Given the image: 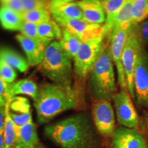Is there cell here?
<instances>
[{"label": "cell", "mask_w": 148, "mask_h": 148, "mask_svg": "<svg viewBox=\"0 0 148 148\" xmlns=\"http://www.w3.org/2000/svg\"><path fill=\"white\" fill-rule=\"evenodd\" d=\"M38 26L36 23H31V22L24 21L23 25H21V28L19 29V32H21L20 34L24 35V36L29 37V38H32V39L39 40V41H42L40 39L38 33ZM49 43V42H48Z\"/></svg>", "instance_id": "83f0119b"}, {"label": "cell", "mask_w": 148, "mask_h": 148, "mask_svg": "<svg viewBox=\"0 0 148 148\" xmlns=\"http://www.w3.org/2000/svg\"><path fill=\"white\" fill-rule=\"evenodd\" d=\"M38 89L39 86L34 80L31 78H25L8 84L7 94L8 99L19 95H25L30 97L34 101L38 97Z\"/></svg>", "instance_id": "ac0fdd59"}, {"label": "cell", "mask_w": 148, "mask_h": 148, "mask_svg": "<svg viewBox=\"0 0 148 148\" xmlns=\"http://www.w3.org/2000/svg\"><path fill=\"white\" fill-rule=\"evenodd\" d=\"M59 42L71 60H73L74 57L77 54L79 47L83 42L79 39V37L63 29H62V38L59 40Z\"/></svg>", "instance_id": "7402d4cb"}, {"label": "cell", "mask_w": 148, "mask_h": 148, "mask_svg": "<svg viewBox=\"0 0 148 148\" xmlns=\"http://www.w3.org/2000/svg\"><path fill=\"white\" fill-rule=\"evenodd\" d=\"M71 59L55 40L46 47L43 60L38 65L39 71L52 83L73 87V66Z\"/></svg>", "instance_id": "5b68a950"}, {"label": "cell", "mask_w": 148, "mask_h": 148, "mask_svg": "<svg viewBox=\"0 0 148 148\" xmlns=\"http://www.w3.org/2000/svg\"><path fill=\"white\" fill-rule=\"evenodd\" d=\"M87 87L93 101L112 100L117 92L114 66L110 54V44L107 42L87 79Z\"/></svg>", "instance_id": "3957f363"}, {"label": "cell", "mask_w": 148, "mask_h": 148, "mask_svg": "<svg viewBox=\"0 0 148 148\" xmlns=\"http://www.w3.org/2000/svg\"><path fill=\"white\" fill-rule=\"evenodd\" d=\"M24 10L25 12L42 8H49V3L45 0H22Z\"/></svg>", "instance_id": "f1b7e54d"}, {"label": "cell", "mask_w": 148, "mask_h": 148, "mask_svg": "<svg viewBox=\"0 0 148 148\" xmlns=\"http://www.w3.org/2000/svg\"><path fill=\"white\" fill-rule=\"evenodd\" d=\"M39 138L32 120L22 126L16 125V138L14 148L32 147L38 145Z\"/></svg>", "instance_id": "e0dca14e"}, {"label": "cell", "mask_w": 148, "mask_h": 148, "mask_svg": "<svg viewBox=\"0 0 148 148\" xmlns=\"http://www.w3.org/2000/svg\"><path fill=\"white\" fill-rule=\"evenodd\" d=\"M92 116L97 132L105 136H112L115 130V115L110 101H94Z\"/></svg>", "instance_id": "9c48e42d"}, {"label": "cell", "mask_w": 148, "mask_h": 148, "mask_svg": "<svg viewBox=\"0 0 148 148\" xmlns=\"http://www.w3.org/2000/svg\"><path fill=\"white\" fill-rule=\"evenodd\" d=\"M0 77L8 84L15 82L17 77V73L13 67H12L4 61L0 60Z\"/></svg>", "instance_id": "4316f807"}, {"label": "cell", "mask_w": 148, "mask_h": 148, "mask_svg": "<svg viewBox=\"0 0 148 148\" xmlns=\"http://www.w3.org/2000/svg\"><path fill=\"white\" fill-rule=\"evenodd\" d=\"M7 88H8V83L5 82L0 77V106L5 107L7 101H8V94H7Z\"/></svg>", "instance_id": "4dcf8cb0"}, {"label": "cell", "mask_w": 148, "mask_h": 148, "mask_svg": "<svg viewBox=\"0 0 148 148\" xmlns=\"http://www.w3.org/2000/svg\"><path fill=\"white\" fill-rule=\"evenodd\" d=\"M49 10L53 19H83L82 12L76 0H51Z\"/></svg>", "instance_id": "9a60e30c"}, {"label": "cell", "mask_w": 148, "mask_h": 148, "mask_svg": "<svg viewBox=\"0 0 148 148\" xmlns=\"http://www.w3.org/2000/svg\"><path fill=\"white\" fill-rule=\"evenodd\" d=\"M146 122H147V126H148V115L147 116V117H146Z\"/></svg>", "instance_id": "d590c367"}, {"label": "cell", "mask_w": 148, "mask_h": 148, "mask_svg": "<svg viewBox=\"0 0 148 148\" xmlns=\"http://www.w3.org/2000/svg\"><path fill=\"white\" fill-rule=\"evenodd\" d=\"M130 29H120L117 32H114L111 36L109 42L111 57L117 74L118 84L121 90H126V91H127V83L123 62H122V53Z\"/></svg>", "instance_id": "8fae6325"}, {"label": "cell", "mask_w": 148, "mask_h": 148, "mask_svg": "<svg viewBox=\"0 0 148 148\" xmlns=\"http://www.w3.org/2000/svg\"><path fill=\"white\" fill-rule=\"evenodd\" d=\"M23 22L22 14L7 7L0 6V24L3 29L10 31H19Z\"/></svg>", "instance_id": "ffe728a7"}, {"label": "cell", "mask_w": 148, "mask_h": 148, "mask_svg": "<svg viewBox=\"0 0 148 148\" xmlns=\"http://www.w3.org/2000/svg\"><path fill=\"white\" fill-rule=\"evenodd\" d=\"M143 42L138 34V25H133L129 30L122 53V62L126 78L127 89L132 99L136 100L134 88V73L136 60Z\"/></svg>", "instance_id": "8992f818"}, {"label": "cell", "mask_w": 148, "mask_h": 148, "mask_svg": "<svg viewBox=\"0 0 148 148\" xmlns=\"http://www.w3.org/2000/svg\"><path fill=\"white\" fill-rule=\"evenodd\" d=\"M9 113L17 126H22L32 120L29 101L27 98L15 96L7 101Z\"/></svg>", "instance_id": "5bb4252c"}, {"label": "cell", "mask_w": 148, "mask_h": 148, "mask_svg": "<svg viewBox=\"0 0 148 148\" xmlns=\"http://www.w3.org/2000/svg\"><path fill=\"white\" fill-rule=\"evenodd\" d=\"M37 120L40 124L49 123L58 114L71 109H78V99L73 87L54 83L39 86L38 95L34 101Z\"/></svg>", "instance_id": "7a4b0ae2"}, {"label": "cell", "mask_w": 148, "mask_h": 148, "mask_svg": "<svg viewBox=\"0 0 148 148\" xmlns=\"http://www.w3.org/2000/svg\"><path fill=\"white\" fill-rule=\"evenodd\" d=\"M22 17L24 21L31 22L37 25L46 23L53 18L49 8L38 9L29 12H25L22 14Z\"/></svg>", "instance_id": "484cf974"}, {"label": "cell", "mask_w": 148, "mask_h": 148, "mask_svg": "<svg viewBox=\"0 0 148 148\" xmlns=\"http://www.w3.org/2000/svg\"><path fill=\"white\" fill-rule=\"evenodd\" d=\"M112 100L118 123L127 128H136L138 125L139 118L129 92L121 90L115 93Z\"/></svg>", "instance_id": "ba28073f"}, {"label": "cell", "mask_w": 148, "mask_h": 148, "mask_svg": "<svg viewBox=\"0 0 148 148\" xmlns=\"http://www.w3.org/2000/svg\"><path fill=\"white\" fill-rule=\"evenodd\" d=\"M15 38L26 55L29 65H39L43 60L46 47L50 43L32 39L21 34H16Z\"/></svg>", "instance_id": "4fadbf2b"}, {"label": "cell", "mask_w": 148, "mask_h": 148, "mask_svg": "<svg viewBox=\"0 0 148 148\" xmlns=\"http://www.w3.org/2000/svg\"><path fill=\"white\" fill-rule=\"evenodd\" d=\"M134 88L138 106L148 108V54L143 46L140 49L135 66Z\"/></svg>", "instance_id": "52a82bcc"}, {"label": "cell", "mask_w": 148, "mask_h": 148, "mask_svg": "<svg viewBox=\"0 0 148 148\" xmlns=\"http://www.w3.org/2000/svg\"><path fill=\"white\" fill-rule=\"evenodd\" d=\"M0 3L3 6L7 7L21 14L25 12L22 0H0Z\"/></svg>", "instance_id": "f546056e"}, {"label": "cell", "mask_w": 148, "mask_h": 148, "mask_svg": "<svg viewBox=\"0 0 148 148\" xmlns=\"http://www.w3.org/2000/svg\"><path fill=\"white\" fill-rule=\"evenodd\" d=\"M5 116L4 125L5 148H14L16 138V125L14 123L9 113L6 105L5 106Z\"/></svg>", "instance_id": "603a6c76"}, {"label": "cell", "mask_w": 148, "mask_h": 148, "mask_svg": "<svg viewBox=\"0 0 148 148\" xmlns=\"http://www.w3.org/2000/svg\"><path fill=\"white\" fill-rule=\"evenodd\" d=\"M112 136L113 148H147L145 138L136 129L118 127Z\"/></svg>", "instance_id": "7c38bea8"}, {"label": "cell", "mask_w": 148, "mask_h": 148, "mask_svg": "<svg viewBox=\"0 0 148 148\" xmlns=\"http://www.w3.org/2000/svg\"><path fill=\"white\" fill-rule=\"evenodd\" d=\"M86 113L79 112L46 125L45 136L61 148H99V138Z\"/></svg>", "instance_id": "6da1fadb"}, {"label": "cell", "mask_w": 148, "mask_h": 148, "mask_svg": "<svg viewBox=\"0 0 148 148\" xmlns=\"http://www.w3.org/2000/svg\"><path fill=\"white\" fill-rule=\"evenodd\" d=\"M138 34L143 43H148V18L138 25Z\"/></svg>", "instance_id": "1f68e13d"}, {"label": "cell", "mask_w": 148, "mask_h": 148, "mask_svg": "<svg viewBox=\"0 0 148 148\" xmlns=\"http://www.w3.org/2000/svg\"><path fill=\"white\" fill-rule=\"evenodd\" d=\"M5 109V107L0 106V132L4 130Z\"/></svg>", "instance_id": "d6a6232c"}, {"label": "cell", "mask_w": 148, "mask_h": 148, "mask_svg": "<svg viewBox=\"0 0 148 148\" xmlns=\"http://www.w3.org/2000/svg\"><path fill=\"white\" fill-rule=\"evenodd\" d=\"M148 18V0H134L132 8V24L138 25Z\"/></svg>", "instance_id": "d4e9b609"}, {"label": "cell", "mask_w": 148, "mask_h": 148, "mask_svg": "<svg viewBox=\"0 0 148 148\" xmlns=\"http://www.w3.org/2000/svg\"><path fill=\"white\" fill-rule=\"evenodd\" d=\"M0 148H5V138L3 130L0 132Z\"/></svg>", "instance_id": "836d02e7"}, {"label": "cell", "mask_w": 148, "mask_h": 148, "mask_svg": "<svg viewBox=\"0 0 148 148\" xmlns=\"http://www.w3.org/2000/svg\"><path fill=\"white\" fill-rule=\"evenodd\" d=\"M27 148H46L45 146H43V145H35V146H34V147H27Z\"/></svg>", "instance_id": "e575fe53"}, {"label": "cell", "mask_w": 148, "mask_h": 148, "mask_svg": "<svg viewBox=\"0 0 148 148\" xmlns=\"http://www.w3.org/2000/svg\"><path fill=\"white\" fill-rule=\"evenodd\" d=\"M0 60L4 61L9 65L21 73H25L29 69L27 59H25L17 51L10 47H0Z\"/></svg>", "instance_id": "d6986e66"}, {"label": "cell", "mask_w": 148, "mask_h": 148, "mask_svg": "<svg viewBox=\"0 0 148 148\" xmlns=\"http://www.w3.org/2000/svg\"><path fill=\"white\" fill-rule=\"evenodd\" d=\"M62 29L79 37L82 41L86 42L102 36L103 25L91 23L83 19H54Z\"/></svg>", "instance_id": "30bf717a"}, {"label": "cell", "mask_w": 148, "mask_h": 148, "mask_svg": "<svg viewBox=\"0 0 148 148\" xmlns=\"http://www.w3.org/2000/svg\"><path fill=\"white\" fill-rule=\"evenodd\" d=\"M99 1L106 14V21L103 25H108L112 21L114 16L123 6L126 0H99Z\"/></svg>", "instance_id": "cb8c5ba5"}, {"label": "cell", "mask_w": 148, "mask_h": 148, "mask_svg": "<svg viewBox=\"0 0 148 148\" xmlns=\"http://www.w3.org/2000/svg\"><path fill=\"white\" fill-rule=\"evenodd\" d=\"M38 36L42 41L49 43L59 41L62 36V29L53 18L46 23H41L38 26Z\"/></svg>", "instance_id": "44dd1931"}, {"label": "cell", "mask_w": 148, "mask_h": 148, "mask_svg": "<svg viewBox=\"0 0 148 148\" xmlns=\"http://www.w3.org/2000/svg\"><path fill=\"white\" fill-rule=\"evenodd\" d=\"M82 12L83 20L91 23L101 24L106 21V14L99 0H76Z\"/></svg>", "instance_id": "2e32d148"}, {"label": "cell", "mask_w": 148, "mask_h": 148, "mask_svg": "<svg viewBox=\"0 0 148 148\" xmlns=\"http://www.w3.org/2000/svg\"><path fill=\"white\" fill-rule=\"evenodd\" d=\"M103 36L82 42L73 58V88L78 99V110L86 106L85 90L88 75L107 43Z\"/></svg>", "instance_id": "277c9868"}]
</instances>
